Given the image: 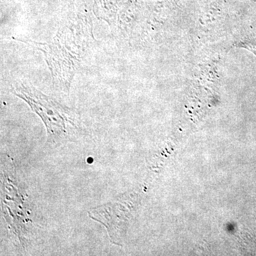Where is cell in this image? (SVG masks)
I'll list each match as a JSON object with an SVG mask.
<instances>
[{
  "label": "cell",
  "instance_id": "cell-1",
  "mask_svg": "<svg viewBox=\"0 0 256 256\" xmlns=\"http://www.w3.org/2000/svg\"><path fill=\"white\" fill-rule=\"evenodd\" d=\"M13 92L15 95L28 102L32 110L40 116L50 136H60L66 132L67 122L73 124L66 108L42 94L28 82H18Z\"/></svg>",
  "mask_w": 256,
  "mask_h": 256
}]
</instances>
